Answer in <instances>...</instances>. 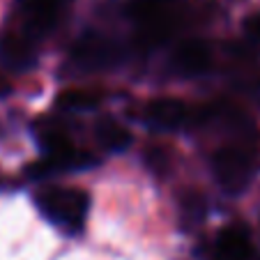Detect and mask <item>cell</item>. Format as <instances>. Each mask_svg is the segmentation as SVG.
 <instances>
[{"label": "cell", "mask_w": 260, "mask_h": 260, "mask_svg": "<svg viewBox=\"0 0 260 260\" xmlns=\"http://www.w3.org/2000/svg\"><path fill=\"white\" fill-rule=\"evenodd\" d=\"M191 0H132L129 16L143 46H159L184 25Z\"/></svg>", "instance_id": "1"}, {"label": "cell", "mask_w": 260, "mask_h": 260, "mask_svg": "<svg viewBox=\"0 0 260 260\" xmlns=\"http://www.w3.org/2000/svg\"><path fill=\"white\" fill-rule=\"evenodd\" d=\"M260 168L258 141L235 138L231 145H223L214 154V177L223 191L242 193L251 184Z\"/></svg>", "instance_id": "2"}, {"label": "cell", "mask_w": 260, "mask_h": 260, "mask_svg": "<svg viewBox=\"0 0 260 260\" xmlns=\"http://www.w3.org/2000/svg\"><path fill=\"white\" fill-rule=\"evenodd\" d=\"M37 210L55 226L74 233L83 226L90 210V196L76 187H49L35 198Z\"/></svg>", "instance_id": "3"}, {"label": "cell", "mask_w": 260, "mask_h": 260, "mask_svg": "<svg viewBox=\"0 0 260 260\" xmlns=\"http://www.w3.org/2000/svg\"><path fill=\"white\" fill-rule=\"evenodd\" d=\"M124 58V51L113 37H108L104 32H94L88 30L74 42L69 60L79 69L85 72H94V69H108L115 67L120 60Z\"/></svg>", "instance_id": "4"}, {"label": "cell", "mask_w": 260, "mask_h": 260, "mask_svg": "<svg viewBox=\"0 0 260 260\" xmlns=\"http://www.w3.org/2000/svg\"><path fill=\"white\" fill-rule=\"evenodd\" d=\"M99 159L94 154L85 152L81 147H74L72 143L58 145L53 150H44V157L32 161L28 166V177L32 180H42V177H51L55 173H64V171H83V168L94 166Z\"/></svg>", "instance_id": "5"}, {"label": "cell", "mask_w": 260, "mask_h": 260, "mask_svg": "<svg viewBox=\"0 0 260 260\" xmlns=\"http://www.w3.org/2000/svg\"><path fill=\"white\" fill-rule=\"evenodd\" d=\"M62 7L64 0H16V10H19L16 25H21L35 40H42L55 28Z\"/></svg>", "instance_id": "6"}, {"label": "cell", "mask_w": 260, "mask_h": 260, "mask_svg": "<svg viewBox=\"0 0 260 260\" xmlns=\"http://www.w3.org/2000/svg\"><path fill=\"white\" fill-rule=\"evenodd\" d=\"M37 40L21 25H10L0 37V62L10 72H23L35 64Z\"/></svg>", "instance_id": "7"}, {"label": "cell", "mask_w": 260, "mask_h": 260, "mask_svg": "<svg viewBox=\"0 0 260 260\" xmlns=\"http://www.w3.org/2000/svg\"><path fill=\"white\" fill-rule=\"evenodd\" d=\"M173 67L184 76H198L212 69V49L201 40H184L173 51Z\"/></svg>", "instance_id": "8"}, {"label": "cell", "mask_w": 260, "mask_h": 260, "mask_svg": "<svg viewBox=\"0 0 260 260\" xmlns=\"http://www.w3.org/2000/svg\"><path fill=\"white\" fill-rule=\"evenodd\" d=\"M145 122L157 129H180L191 122V111L177 99H154L145 108Z\"/></svg>", "instance_id": "9"}, {"label": "cell", "mask_w": 260, "mask_h": 260, "mask_svg": "<svg viewBox=\"0 0 260 260\" xmlns=\"http://www.w3.org/2000/svg\"><path fill=\"white\" fill-rule=\"evenodd\" d=\"M216 260H253V244L244 226H228L219 231L214 244Z\"/></svg>", "instance_id": "10"}, {"label": "cell", "mask_w": 260, "mask_h": 260, "mask_svg": "<svg viewBox=\"0 0 260 260\" xmlns=\"http://www.w3.org/2000/svg\"><path fill=\"white\" fill-rule=\"evenodd\" d=\"M94 134H97L99 145H102L104 150H108V152H124L134 141L132 132L113 118L99 120L97 127H94Z\"/></svg>", "instance_id": "11"}, {"label": "cell", "mask_w": 260, "mask_h": 260, "mask_svg": "<svg viewBox=\"0 0 260 260\" xmlns=\"http://www.w3.org/2000/svg\"><path fill=\"white\" fill-rule=\"evenodd\" d=\"M102 102V92L99 90H83V88H76V90H64L62 94H58V108L62 111H92V108L99 106Z\"/></svg>", "instance_id": "12"}, {"label": "cell", "mask_w": 260, "mask_h": 260, "mask_svg": "<svg viewBox=\"0 0 260 260\" xmlns=\"http://www.w3.org/2000/svg\"><path fill=\"white\" fill-rule=\"evenodd\" d=\"M32 129H35L37 143H40L44 150H53V147L69 143L67 129H64L58 120H40V122H35Z\"/></svg>", "instance_id": "13"}, {"label": "cell", "mask_w": 260, "mask_h": 260, "mask_svg": "<svg viewBox=\"0 0 260 260\" xmlns=\"http://www.w3.org/2000/svg\"><path fill=\"white\" fill-rule=\"evenodd\" d=\"M180 214H182V223L189 228L198 226L207 214V205L205 198L201 196L198 191H189L180 198Z\"/></svg>", "instance_id": "14"}, {"label": "cell", "mask_w": 260, "mask_h": 260, "mask_svg": "<svg viewBox=\"0 0 260 260\" xmlns=\"http://www.w3.org/2000/svg\"><path fill=\"white\" fill-rule=\"evenodd\" d=\"M244 37L251 46L260 49V14H251L244 23Z\"/></svg>", "instance_id": "15"}, {"label": "cell", "mask_w": 260, "mask_h": 260, "mask_svg": "<svg viewBox=\"0 0 260 260\" xmlns=\"http://www.w3.org/2000/svg\"><path fill=\"white\" fill-rule=\"evenodd\" d=\"M12 90V85H10V81H5L3 76H0V97H5L7 92Z\"/></svg>", "instance_id": "16"}]
</instances>
